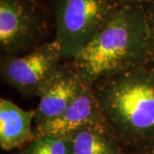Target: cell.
<instances>
[{
    "mask_svg": "<svg viewBox=\"0 0 154 154\" xmlns=\"http://www.w3.org/2000/svg\"><path fill=\"white\" fill-rule=\"evenodd\" d=\"M65 138L73 154H127L106 124L85 126Z\"/></svg>",
    "mask_w": 154,
    "mask_h": 154,
    "instance_id": "9",
    "label": "cell"
},
{
    "mask_svg": "<svg viewBox=\"0 0 154 154\" xmlns=\"http://www.w3.org/2000/svg\"><path fill=\"white\" fill-rule=\"evenodd\" d=\"M143 0H119L88 44L70 60L82 81L103 77L152 62Z\"/></svg>",
    "mask_w": 154,
    "mask_h": 154,
    "instance_id": "1",
    "label": "cell"
},
{
    "mask_svg": "<svg viewBox=\"0 0 154 154\" xmlns=\"http://www.w3.org/2000/svg\"><path fill=\"white\" fill-rule=\"evenodd\" d=\"M18 154H73L65 137L44 135L35 137Z\"/></svg>",
    "mask_w": 154,
    "mask_h": 154,
    "instance_id": "10",
    "label": "cell"
},
{
    "mask_svg": "<svg viewBox=\"0 0 154 154\" xmlns=\"http://www.w3.org/2000/svg\"><path fill=\"white\" fill-rule=\"evenodd\" d=\"M149 28V41L152 58L154 62V0H143Z\"/></svg>",
    "mask_w": 154,
    "mask_h": 154,
    "instance_id": "11",
    "label": "cell"
},
{
    "mask_svg": "<svg viewBox=\"0 0 154 154\" xmlns=\"http://www.w3.org/2000/svg\"><path fill=\"white\" fill-rule=\"evenodd\" d=\"M105 124L93 85L85 82L82 92L57 118L34 128L35 137L53 135L65 137L69 134L89 125Z\"/></svg>",
    "mask_w": 154,
    "mask_h": 154,
    "instance_id": "7",
    "label": "cell"
},
{
    "mask_svg": "<svg viewBox=\"0 0 154 154\" xmlns=\"http://www.w3.org/2000/svg\"><path fill=\"white\" fill-rule=\"evenodd\" d=\"M119 0H53V40L64 60L75 58L114 11Z\"/></svg>",
    "mask_w": 154,
    "mask_h": 154,
    "instance_id": "3",
    "label": "cell"
},
{
    "mask_svg": "<svg viewBox=\"0 0 154 154\" xmlns=\"http://www.w3.org/2000/svg\"><path fill=\"white\" fill-rule=\"evenodd\" d=\"M130 154H154V140L139 148L133 150Z\"/></svg>",
    "mask_w": 154,
    "mask_h": 154,
    "instance_id": "12",
    "label": "cell"
},
{
    "mask_svg": "<svg viewBox=\"0 0 154 154\" xmlns=\"http://www.w3.org/2000/svg\"><path fill=\"white\" fill-rule=\"evenodd\" d=\"M63 60L59 46L52 39L23 55L1 57V77L23 96L38 97Z\"/></svg>",
    "mask_w": 154,
    "mask_h": 154,
    "instance_id": "5",
    "label": "cell"
},
{
    "mask_svg": "<svg viewBox=\"0 0 154 154\" xmlns=\"http://www.w3.org/2000/svg\"><path fill=\"white\" fill-rule=\"evenodd\" d=\"M85 82L71 64L63 63L38 95L34 128L57 118L82 92Z\"/></svg>",
    "mask_w": 154,
    "mask_h": 154,
    "instance_id": "6",
    "label": "cell"
},
{
    "mask_svg": "<svg viewBox=\"0 0 154 154\" xmlns=\"http://www.w3.org/2000/svg\"><path fill=\"white\" fill-rule=\"evenodd\" d=\"M105 124L125 149L154 140V62L93 84Z\"/></svg>",
    "mask_w": 154,
    "mask_h": 154,
    "instance_id": "2",
    "label": "cell"
},
{
    "mask_svg": "<svg viewBox=\"0 0 154 154\" xmlns=\"http://www.w3.org/2000/svg\"><path fill=\"white\" fill-rule=\"evenodd\" d=\"M35 110H26L6 99L0 100V146L5 151L22 148L35 139Z\"/></svg>",
    "mask_w": 154,
    "mask_h": 154,
    "instance_id": "8",
    "label": "cell"
},
{
    "mask_svg": "<svg viewBox=\"0 0 154 154\" xmlns=\"http://www.w3.org/2000/svg\"><path fill=\"white\" fill-rule=\"evenodd\" d=\"M49 29L42 0H0L1 57L21 56L44 44Z\"/></svg>",
    "mask_w": 154,
    "mask_h": 154,
    "instance_id": "4",
    "label": "cell"
}]
</instances>
